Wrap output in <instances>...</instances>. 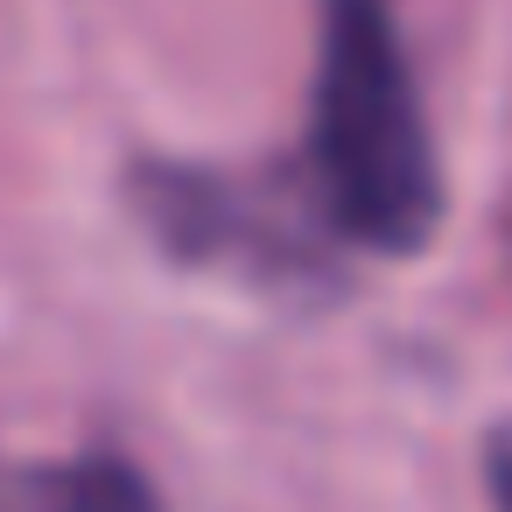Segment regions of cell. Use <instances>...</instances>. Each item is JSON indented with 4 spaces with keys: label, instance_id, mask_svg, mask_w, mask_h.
Segmentation results:
<instances>
[{
    "label": "cell",
    "instance_id": "obj_1",
    "mask_svg": "<svg viewBox=\"0 0 512 512\" xmlns=\"http://www.w3.org/2000/svg\"><path fill=\"white\" fill-rule=\"evenodd\" d=\"M309 169L330 225L372 253H421L442 218V169L393 0H323Z\"/></svg>",
    "mask_w": 512,
    "mask_h": 512
},
{
    "label": "cell",
    "instance_id": "obj_2",
    "mask_svg": "<svg viewBox=\"0 0 512 512\" xmlns=\"http://www.w3.org/2000/svg\"><path fill=\"white\" fill-rule=\"evenodd\" d=\"M29 505L36 512H162L155 484L127 456H113V449L71 456L57 470H36L29 477Z\"/></svg>",
    "mask_w": 512,
    "mask_h": 512
},
{
    "label": "cell",
    "instance_id": "obj_3",
    "mask_svg": "<svg viewBox=\"0 0 512 512\" xmlns=\"http://www.w3.org/2000/svg\"><path fill=\"white\" fill-rule=\"evenodd\" d=\"M484 477H491L498 512H512V428H498V435L484 442Z\"/></svg>",
    "mask_w": 512,
    "mask_h": 512
}]
</instances>
